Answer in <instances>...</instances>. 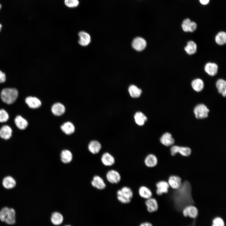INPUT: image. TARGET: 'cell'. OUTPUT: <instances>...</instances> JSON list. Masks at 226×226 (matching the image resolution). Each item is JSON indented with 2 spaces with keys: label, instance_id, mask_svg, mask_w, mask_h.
Masks as SVG:
<instances>
[{
  "label": "cell",
  "instance_id": "cell-26",
  "mask_svg": "<svg viewBox=\"0 0 226 226\" xmlns=\"http://www.w3.org/2000/svg\"><path fill=\"white\" fill-rule=\"evenodd\" d=\"M62 161L65 164L70 163L73 159V155L69 150L64 149L62 151L60 154Z\"/></svg>",
  "mask_w": 226,
  "mask_h": 226
},
{
  "label": "cell",
  "instance_id": "cell-13",
  "mask_svg": "<svg viewBox=\"0 0 226 226\" xmlns=\"http://www.w3.org/2000/svg\"><path fill=\"white\" fill-rule=\"evenodd\" d=\"M92 186L99 190L105 189L106 186V184L103 179L99 175H95L91 181Z\"/></svg>",
  "mask_w": 226,
  "mask_h": 226
},
{
  "label": "cell",
  "instance_id": "cell-32",
  "mask_svg": "<svg viewBox=\"0 0 226 226\" xmlns=\"http://www.w3.org/2000/svg\"><path fill=\"white\" fill-rule=\"evenodd\" d=\"M215 40L216 43L219 45H224L226 42V33L223 31L218 32L216 35Z\"/></svg>",
  "mask_w": 226,
  "mask_h": 226
},
{
  "label": "cell",
  "instance_id": "cell-10",
  "mask_svg": "<svg viewBox=\"0 0 226 226\" xmlns=\"http://www.w3.org/2000/svg\"><path fill=\"white\" fill-rule=\"evenodd\" d=\"M101 161L103 164L106 166H111L115 163V159L111 153L109 152H105L102 155L101 158Z\"/></svg>",
  "mask_w": 226,
  "mask_h": 226
},
{
  "label": "cell",
  "instance_id": "cell-33",
  "mask_svg": "<svg viewBox=\"0 0 226 226\" xmlns=\"http://www.w3.org/2000/svg\"><path fill=\"white\" fill-rule=\"evenodd\" d=\"M128 91L131 96L134 98H137L139 97L142 93L141 89L136 86L131 85L128 88Z\"/></svg>",
  "mask_w": 226,
  "mask_h": 226
},
{
  "label": "cell",
  "instance_id": "cell-21",
  "mask_svg": "<svg viewBox=\"0 0 226 226\" xmlns=\"http://www.w3.org/2000/svg\"><path fill=\"white\" fill-rule=\"evenodd\" d=\"M12 129L8 125H3L0 129V137L4 140L10 139L12 137Z\"/></svg>",
  "mask_w": 226,
  "mask_h": 226
},
{
  "label": "cell",
  "instance_id": "cell-35",
  "mask_svg": "<svg viewBox=\"0 0 226 226\" xmlns=\"http://www.w3.org/2000/svg\"><path fill=\"white\" fill-rule=\"evenodd\" d=\"M212 226H225L223 219L219 217L214 218L212 221Z\"/></svg>",
  "mask_w": 226,
  "mask_h": 226
},
{
  "label": "cell",
  "instance_id": "cell-18",
  "mask_svg": "<svg viewBox=\"0 0 226 226\" xmlns=\"http://www.w3.org/2000/svg\"><path fill=\"white\" fill-rule=\"evenodd\" d=\"M205 72L210 76H214L217 73L218 70V65L216 63L211 62L207 63L204 66Z\"/></svg>",
  "mask_w": 226,
  "mask_h": 226
},
{
  "label": "cell",
  "instance_id": "cell-23",
  "mask_svg": "<svg viewBox=\"0 0 226 226\" xmlns=\"http://www.w3.org/2000/svg\"><path fill=\"white\" fill-rule=\"evenodd\" d=\"M88 148L89 151L93 154L98 153L101 148L100 143L96 140H92L89 143Z\"/></svg>",
  "mask_w": 226,
  "mask_h": 226
},
{
  "label": "cell",
  "instance_id": "cell-39",
  "mask_svg": "<svg viewBox=\"0 0 226 226\" xmlns=\"http://www.w3.org/2000/svg\"><path fill=\"white\" fill-rule=\"evenodd\" d=\"M6 79V75L5 73L0 70V83L5 82Z\"/></svg>",
  "mask_w": 226,
  "mask_h": 226
},
{
  "label": "cell",
  "instance_id": "cell-31",
  "mask_svg": "<svg viewBox=\"0 0 226 226\" xmlns=\"http://www.w3.org/2000/svg\"><path fill=\"white\" fill-rule=\"evenodd\" d=\"M191 85L193 89L197 92L201 91L204 86L203 81L199 78L194 79L191 82Z\"/></svg>",
  "mask_w": 226,
  "mask_h": 226
},
{
  "label": "cell",
  "instance_id": "cell-27",
  "mask_svg": "<svg viewBox=\"0 0 226 226\" xmlns=\"http://www.w3.org/2000/svg\"><path fill=\"white\" fill-rule=\"evenodd\" d=\"M51 220L52 223L55 225H58L62 223L63 218L62 215L57 212H53L51 214Z\"/></svg>",
  "mask_w": 226,
  "mask_h": 226
},
{
  "label": "cell",
  "instance_id": "cell-28",
  "mask_svg": "<svg viewBox=\"0 0 226 226\" xmlns=\"http://www.w3.org/2000/svg\"><path fill=\"white\" fill-rule=\"evenodd\" d=\"M197 45L193 41H188L184 47L186 52L189 55H192L195 53L197 51Z\"/></svg>",
  "mask_w": 226,
  "mask_h": 226
},
{
  "label": "cell",
  "instance_id": "cell-44",
  "mask_svg": "<svg viewBox=\"0 0 226 226\" xmlns=\"http://www.w3.org/2000/svg\"><path fill=\"white\" fill-rule=\"evenodd\" d=\"M64 226H71L70 225H65Z\"/></svg>",
  "mask_w": 226,
  "mask_h": 226
},
{
  "label": "cell",
  "instance_id": "cell-7",
  "mask_svg": "<svg viewBox=\"0 0 226 226\" xmlns=\"http://www.w3.org/2000/svg\"><path fill=\"white\" fill-rule=\"evenodd\" d=\"M181 26L183 31L186 32H193L197 27L196 23L191 21L188 18H186L183 21Z\"/></svg>",
  "mask_w": 226,
  "mask_h": 226
},
{
  "label": "cell",
  "instance_id": "cell-9",
  "mask_svg": "<svg viewBox=\"0 0 226 226\" xmlns=\"http://www.w3.org/2000/svg\"><path fill=\"white\" fill-rule=\"evenodd\" d=\"M145 204L147 211L149 213H153L157 211L159 208V204L157 200L152 197L146 199Z\"/></svg>",
  "mask_w": 226,
  "mask_h": 226
},
{
  "label": "cell",
  "instance_id": "cell-42",
  "mask_svg": "<svg viewBox=\"0 0 226 226\" xmlns=\"http://www.w3.org/2000/svg\"><path fill=\"white\" fill-rule=\"evenodd\" d=\"M2 27V24L0 23V32L1 31Z\"/></svg>",
  "mask_w": 226,
  "mask_h": 226
},
{
  "label": "cell",
  "instance_id": "cell-16",
  "mask_svg": "<svg viewBox=\"0 0 226 226\" xmlns=\"http://www.w3.org/2000/svg\"><path fill=\"white\" fill-rule=\"evenodd\" d=\"M158 159L156 156L152 153L147 155L144 160V163L148 167L152 168L155 167L157 164Z\"/></svg>",
  "mask_w": 226,
  "mask_h": 226
},
{
  "label": "cell",
  "instance_id": "cell-15",
  "mask_svg": "<svg viewBox=\"0 0 226 226\" xmlns=\"http://www.w3.org/2000/svg\"><path fill=\"white\" fill-rule=\"evenodd\" d=\"M168 183L172 188L176 190L179 188L182 184L181 178L175 175H171L169 177Z\"/></svg>",
  "mask_w": 226,
  "mask_h": 226
},
{
  "label": "cell",
  "instance_id": "cell-11",
  "mask_svg": "<svg viewBox=\"0 0 226 226\" xmlns=\"http://www.w3.org/2000/svg\"><path fill=\"white\" fill-rule=\"evenodd\" d=\"M78 35L79 39L78 43L83 46H87L91 42V37L89 34L87 32L82 31L79 32Z\"/></svg>",
  "mask_w": 226,
  "mask_h": 226
},
{
  "label": "cell",
  "instance_id": "cell-24",
  "mask_svg": "<svg viewBox=\"0 0 226 226\" xmlns=\"http://www.w3.org/2000/svg\"><path fill=\"white\" fill-rule=\"evenodd\" d=\"M14 122L17 127L21 130L25 129L28 125L27 121L20 115L17 116L16 117Z\"/></svg>",
  "mask_w": 226,
  "mask_h": 226
},
{
  "label": "cell",
  "instance_id": "cell-17",
  "mask_svg": "<svg viewBox=\"0 0 226 226\" xmlns=\"http://www.w3.org/2000/svg\"><path fill=\"white\" fill-rule=\"evenodd\" d=\"M2 184L3 186L5 188L7 189H11L15 187L16 185V182L13 177L8 175L3 178Z\"/></svg>",
  "mask_w": 226,
  "mask_h": 226
},
{
  "label": "cell",
  "instance_id": "cell-29",
  "mask_svg": "<svg viewBox=\"0 0 226 226\" xmlns=\"http://www.w3.org/2000/svg\"><path fill=\"white\" fill-rule=\"evenodd\" d=\"M4 222L9 225H13L15 223L16 213L13 208H10Z\"/></svg>",
  "mask_w": 226,
  "mask_h": 226
},
{
  "label": "cell",
  "instance_id": "cell-43",
  "mask_svg": "<svg viewBox=\"0 0 226 226\" xmlns=\"http://www.w3.org/2000/svg\"><path fill=\"white\" fill-rule=\"evenodd\" d=\"M2 8V4L0 3V11Z\"/></svg>",
  "mask_w": 226,
  "mask_h": 226
},
{
  "label": "cell",
  "instance_id": "cell-3",
  "mask_svg": "<svg viewBox=\"0 0 226 226\" xmlns=\"http://www.w3.org/2000/svg\"><path fill=\"white\" fill-rule=\"evenodd\" d=\"M170 152L171 155L172 156H174L177 153H179L182 156L186 157L191 155V148L188 147L174 145L171 147Z\"/></svg>",
  "mask_w": 226,
  "mask_h": 226
},
{
  "label": "cell",
  "instance_id": "cell-20",
  "mask_svg": "<svg viewBox=\"0 0 226 226\" xmlns=\"http://www.w3.org/2000/svg\"><path fill=\"white\" fill-rule=\"evenodd\" d=\"M160 141L162 144L167 147L172 146L175 143L174 139L171 134L169 132L164 134L160 137Z\"/></svg>",
  "mask_w": 226,
  "mask_h": 226
},
{
  "label": "cell",
  "instance_id": "cell-40",
  "mask_svg": "<svg viewBox=\"0 0 226 226\" xmlns=\"http://www.w3.org/2000/svg\"><path fill=\"white\" fill-rule=\"evenodd\" d=\"M139 226H153V225L149 222H144L141 223Z\"/></svg>",
  "mask_w": 226,
  "mask_h": 226
},
{
  "label": "cell",
  "instance_id": "cell-4",
  "mask_svg": "<svg viewBox=\"0 0 226 226\" xmlns=\"http://www.w3.org/2000/svg\"><path fill=\"white\" fill-rule=\"evenodd\" d=\"M209 110L203 104L197 105L194 108V112L196 117L198 119H202L208 116Z\"/></svg>",
  "mask_w": 226,
  "mask_h": 226
},
{
  "label": "cell",
  "instance_id": "cell-8",
  "mask_svg": "<svg viewBox=\"0 0 226 226\" xmlns=\"http://www.w3.org/2000/svg\"><path fill=\"white\" fill-rule=\"evenodd\" d=\"M156 194L159 196H161L163 194H166L169 191L170 186L168 182L164 180H161L157 182L156 184Z\"/></svg>",
  "mask_w": 226,
  "mask_h": 226
},
{
  "label": "cell",
  "instance_id": "cell-34",
  "mask_svg": "<svg viewBox=\"0 0 226 226\" xmlns=\"http://www.w3.org/2000/svg\"><path fill=\"white\" fill-rule=\"evenodd\" d=\"M134 118L136 123L139 126L143 125L147 120V117L141 112H136L134 115Z\"/></svg>",
  "mask_w": 226,
  "mask_h": 226
},
{
  "label": "cell",
  "instance_id": "cell-19",
  "mask_svg": "<svg viewBox=\"0 0 226 226\" xmlns=\"http://www.w3.org/2000/svg\"><path fill=\"white\" fill-rule=\"evenodd\" d=\"M51 111L55 116H60L65 113V108L62 104L58 102L52 105Z\"/></svg>",
  "mask_w": 226,
  "mask_h": 226
},
{
  "label": "cell",
  "instance_id": "cell-6",
  "mask_svg": "<svg viewBox=\"0 0 226 226\" xmlns=\"http://www.w3.org/2000/svg\"><path fill=\"white\" fill-rule=\"evenodd\" d=\"M182 213L186 217H189L191 218H195L198 215V211L195 206L190 204L185 206L183 209Z\"/></svg>",
  "mask_w": 226,
  "mask_h": 226
},
{
  "label": "cell",
  "instance_id": "cell-30",
  "mask_svg": "<svg viewBox=\"0 0 226 226\" xmlns=\"http://www.w3.org/2000/svg\"><path fill=\"white\" fill-rule=\"evenodd\" d=\"M216 86L218 92L221 94L223 96L226 95V82L222 79H218L216 82Z\"/></svg>",
  "mask_w": 226,
  "mask_h": 226
},
{
  "label": "cell",
  "instance_id": "cell-37",
  "mask_svg": "<svg viewBox=\"0 0 226 226\" xmlns=\"http://www.w3.org/2000/svg\"><path fill=\"white\" fill-rule=\"evenodd\" d=\"M9 208L8 207H4L0 210V220L2 222H4Z\"/></svg>",
  "mask_w": 226,
  "mask_h": 226
},
{
  "label": "cell",
  "instance_id": "cell-25",
  "mask_svg": "<svg viewBox=\"0 0 226 226\" xmlns=\"http://www.w3.org/2000/svg\"><path fill=\"white\" fill-rule=\"evenodd\" d=\"M62 131L67 135H71L75 131V127L74 125L69 121L63 123L61 126Z\"/></svg>",
  "mask_w": 226,
  "mask_h": 226
},
{
  "label": "cell",
  "instance_id": "cell-5",
  "mask_svg": "<svg viewBox=\"0 0 226 226\" xmlns=\"http://www.w3.org/2000/svg\"><path fill=\"white\" fill-rule=\"evenodd\" d=\"M107 180L112 184H117L121 180V176L120 173L117 170H109L106 175Z\"/></svg>",
  "mask_w": 226,
  "mask_h": 226
},
{
  "label": "cell",
  "instance_id": "cell-22",
  "mask_svg": "<svg viewBox=\"0 0 226 226\" xmlns=\"http://www.w3.org/2000/svg\"><path fill=\"white\" fill-rule=\"evenodd\" d=\"M138 193L139 196L146 200L152 197L153 193L151 190L145 186H141L138 189Z\"/></svg>",
  "mask_w": 226,
  "mask_h": 226
},
{
  "label": "cell",
  "instance_id": "cell-38",
  "mask_svg": "<svg viewBox=\"0 0 226 226\" xmlns=\"http://www.w3.org/2000/svg\"><path fill=\"white\" fill-rule=\"evenodd\" d=\"M9 118L8 112L4 109H0V122H5L8 120Z\"/></svg>",
  "mask_w": 226,
  "mask_h": 226
},
{
  "label": "cell",
  "instance_id": "cell-36",
  "mask_svg": "<svg viewBox=\"0 0 226 226\" xmlns=\"http://www.w3.org/2000/svg\"><path fill=\"white\" fill-rule=\"evenodd\" d=\"M65 5L69 8H75L77 7L79 4L78 0H64Z\"/></svg>",
  "mask_w": 226,
  "mask_h": 226
},
{
  "label": "cell",
  "instance_id": "cell-41",
  "mask_svg": "<svg viewBox=\"0 0 226 226\" xmlns=\"http://www.w3.org/2000/svg\"><path fill=\"white\" fill-rule=\"evenodd\" d=\"M200 3L202 5H207L208 4L210 0H199Z\"/></svg>",
  "mask_w": 226,
  "mask_h": 226
},
{
  "label": "cell",
  "instance_id": "cell-12",
  "mask_svg": "<svg viewBox=\"0 0 226 226\" xmlns=\"http://www.w3.org/2000/svg\"><path fill=\"white\" fill-rule=\"evenodd\" d=\"M132 47L135 50L140 51L144 50L146 46V42L143 38L137 37L135 38L132 43Z\"/></svg>",
  "mask_w": 226,
  "mask_h": 226
},
{
  "label": "cell",
  "instance_id": "cell-2",
  "mask_svg": "<svg viewBox=\"0 0 226 226\" xmlns=\"http://www.w3.org/2000/svg\"><path fill=\"white\" fill-rule=\"evenodd\" d=\"M133 196L132 190L127 186L122 187L116 192L117 199L120 203L123 204L130 203L132 201Z\"/></svg>",
  "mask_w": 226,
  "mask_h": 226
},
{
  "label": "cell",
  "instance_id": "cell-14",
  "mask_svg": "<svg viewBox=\"0 0 226 226\" xmlns=\"http://www.w3.org/2000/svg\"><path fill=\"white\" fill-rule=\"evenodd\" d=\"M25 102L30 108L33 109L38 108L41 105V101L35 97H27L25 99Z\"/></svg>",
  "mask_w": 226,
  "mask_h": 226
},
{
  "label": "cell",
  "instance_id": "cell-1",
  "mask_svg": "<svg viewBox=\"0 0 226 226\" xmlns=\"http://www.w3.org/2000/svg\"><path fill=\"white\" fill-rule=\"evenodd\" d=\"M18 96V90L14 88L3 89L1 93V97L5 103L10 105L14 103Z\"/></svg>",
  "mask_w": 226,
  "mask_h": 226
}]
</instances>
